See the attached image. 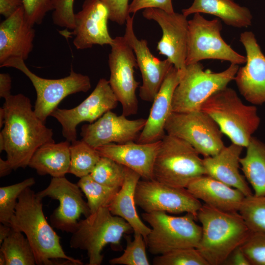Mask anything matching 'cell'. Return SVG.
<instances>
[{"label":"cell","instance_id":"d6a6232c","mask_svg":"<svg viewBox=\"0 0 265 265\" xmlns=\"http://www.w3.org/2000/svg\"><path fill=\"white\" fill-rule=\"evenodd\" d=\"M238 212L252 232L265 234V196H246Z\"/></svg>","mask_w":265,"mask_h":265},{"label":"cell","instance_id":"ab89813d","mask_svg":"<svg viewBox=\"0 0 265 265\" xmlns=\"http://www.w3.org/2000/svg\"><path fill=\"white\" fill-rule=\"evenodd\" d=\"M109 12V20L120 25L126 23L129 15V0H100Z\"/></svg>","mask_w":265,"mask_h":265},{"label":"cell","instance_id":"1f68e13d","mask_svg":"<svg viewBox=\"0 0 265 265\" xmlns=\"http://www.w3.org/2000/svg\"><path fill=\"white\" fill-rule=\"evenodd\" d=\"M87 198L91 213L107 207L120 188L111 187L95 181L90 175L80 178L77 183Z\"/></svg>","mask_w":265,"mask_h":265},{"label":"cell","instance_id":"6da1fadb","mask_svg":"<svg viewBox=\"0 0 265 265\" xmlns=\"http://www.w3.org/2000/svg\"><path fill=\"white\" fill-rule=\"evenodd\" d=\"M4 100L0 152H6V160L13 170L25 168L40 146L54 142L53 130L36 115L27 96L19 93Z\"/></svg>","mask_w":265,"mask_h":265},{"label":"cell","instance_id":"f546056e","mask_svg":"<svg viewBox=\"0 0 265 265\" xmlns=\"http://www.w3.org/2000/svg\"><path fill=\"white\" fill-rule=\"evenodd\" d=\"M22 233L13 229L0 244V250L5 256L6 265H36L32 247Z\"/></svg>","mask_w":265,"mask_h":265},{"label":"cell","instance_id":"8fae6325","mask_svg":"<svg viewBox=\"0 0 265 265\" xmlns=\"http://www.w3.org/2000/svg\"><path fill=\"white\" fill-rule=\"evenodd\" d=\"M165 131L166 134L188 142L204 157L216 155L225 146L218 125L201 110L172 111L166 123Z\"/></svg>","mask_w":265,"mask_h":265},{"label":"cell","instance_id":"d4e9b609","mask_svg":"<svg viewBox=\"0 0 265 265\" xmlns=\"http://www.w3.org/2000/svg\"><path fill=\"white\" fill-rule=\"evenodd\" d=\"M186 188L205 204L227 212H238L246 197L239 190L206 175L192 181Z\"/></svg>","mask_w":265,"mask_h":265},{"label":"cell","instance_id":"7c38bea8","mask_svg":"<svg viewBox=\"0 0 265 265\" xmlns=\"http://www.w3.org/2000/svg\"><path fill=\"white\" fill-rule=\"evenodd\" d=\"M110 47L109 84L122 105V114L126 117L135 114L138 110L136 90L139 83L134 76V68L137 66L134 52L124 36L113 38Z\"/></svg>","mask_w":265,"mask_h":265},{"label":"cell","instance_id":"484cf974","mask_svg":"<svg viewBox=\"0 0 265 265\" xmlns=\"http://www.w3.org/2000/svg\"><path fill=\"white\" fill-rule=\"evenodd\" d=\"M140 178L137 173L126 167L124 183L107 208L112 214L125 219L134 232L140 233L145 239L151 229L138 215L134 199L135 188Z\"/></svg>","mask_w":265,"mask_h":265},{"label":"cell","instance_id":"ba28073f","mask_svg":"<svg viewBox=\"0 0 265 265\" xmlns=\"http://www.w3.org/2000/svg\"><path fill=\"white\" fill-rule=\"evenodd\" d=\"M143 219L151 227L144 239L149 252L159 255L185 248H196L202 233L201 226L195 222L197 216L187 213L174 216L164 212H144Z\"/></svg>","mask_w":265,"mask_h":265},{"label":"cell","instance_id":"5bb4252c","mask_svg":"<svg viewBox=\"0 0 265 265\" xmlns=\"http://www.w3.org/2000/svg\"><path fill=\"white\" fill-rule=\"evenodd\" d=\"M118 101L108 80L102 78L91 93L80 104L71 109L57 107L51 114L61 124L66 140H77V127L83 122L93 123L108 111L116 107Z\"/></svg>","mask_w":265,"mask_h":265},{"label":"cell","instance_id":"2e32d148","mask_svg":"<svg viewBox=\"0 0 265 265\" xmlns=\"http://www.w3.org/2000/svg\"><path fill=\"white\" fill-rule=\"evenodd\" d=\"M146 19L154 20L160 26L162 35L158 43L159 54L166 56L178 70L186 67L188 21L183 13H168L158 8H146L142 12Z\"/></svg>","mask_w":265,"mask_h":265},{"label":"cell","instance_id":"f35d334b","mask_svg":"<svg viewBox=\"0 0 265 265\" xmlns=\"http://www.w3.org/2000/svg\"><path fill=\"white\" fill-rule=\"evenodd\" d=\"M54 0H23V6L27 21L34 26L41 24L46 14L53 10Z\"/></svg>","mask_w":265,"mask_h":265},{"label":"cell","instance_id":"f1b7e54d","mask_svg":"<svg viewBox=\"0 0 265 265\" xmlns=\"http://www.w3.org/2000/svg\"><path fill=\"white\" fill-rule=\"evenodd\" d=\"M240 159V169L256 196H265V143L252 136Z\"/></svg>","mask_w":265,"mask_h":265},{"label":"cell","instance_id":"9a60e30c","mask_svg":"<svg viewBox=\"0 0 265 265\" xmlns=\"http://www.w3.org/2000/svg\"><path fill=\"white\" fill-rule=\"evenodd\" d=\"M82 192L77 184L62 177H53L49 186L36 193L42 198L49 197L59 201V206L50 216L51 223L58 230L72 234L80 216L86 217L91 214Z\"/></svg>","mask_w":265,"mask_h":265},{"label":"cell","instance_id":"4fadbf2b","mask_svg":"<svg viewBox=\"0 0 265 265\" xmlns=\"http://www.w3.org/2000/svg\"><path fill=\"white\" fill-rule=\"evenodd\" d=\"M136 205L146 212L191 213L197 216L202 205L186 188L171 186L155 180L139 181L134 195Z\"/></svg>","mask_w":265,"mask_h":265},{"label":"cell","instance_id":"4316f807","mask_svg":"<svg viewBox=\"0 0 265 265\" xmlns=\"http://www.w3.org/2000/svg\"><path fill=\"white\" fill-rule=\"evenodd\" d=\"M182 12L186 17L196 13L213 15L226 25L238 28L251 26L253 18L248 8L234 0H194L190 7Z\"/></svg>","mask_w":265,"mask_h":265},{"label":"cell","instance_id":"e0dca14e","mask_svg":"<svg viewBox=\"0 0 265 265\" xmlns=\"http://www.w3.org/2000/svg\"><path fill=\"white\" fill-rule=\"evenodd\" d=\"M133 24V16L129 15L124 37L134 52L141 74L142 84L139 87V96L144 101L153 102L165 76L174 65L168 59L161 60L152 53L147 41L139 40L135 35Z\"/></svg>","mask_w":265,"mask_h":265},{"label":"cell","instance_id":"ffe728a7","mask_svg":"<svg viewBox=\"0 0 265 265\" xmlns=\"http://www.w3.org/2000/svg\"><path fill=\"white\" fill-rule=\"evenodd\" d=\"M109 12L100 0H84L81 10L75 14V27L72 34L77 50L99 45H111L113 42L107 27Z\"/></svg>","mask_w":265,"mask_h":265},{"label":"cell","instance_id":"83f0119b","mask_svg":"<svg viewBox=\"0 0 265 265\" xmlns=\"http://www.w3.org/2000/svg\"><path fill=\"white\" fill-rule=\"evenodd\" d=\"M70 142H55L44 144L34 153L28 166L40 175H50L53 177H65L70 163Z\"/></svg>","mask_w":265,"mask_h":265},{"label":"cell","instance_id":"7a4b0ae2","mask_svg":"<svg viewBox=\"0 0 265 265\" xmlns=\"http://www.w3.org/2000/svg\"><path fill=\"white\" fill-rule=\"evenodd\" d=\"M42 199L30 187L26 188L19 197L9 225L13 230L26 235L33 250L36 265H54L55 261L60 260L73 265H83L81 261L68 256L63 250L60 238L45 218Z\"/></svg>","mask_w":265,"mask_h":265},{"label":"cell","instance_id":"277c9868","mask_svg":"<svg viewBox=\"0 0 265 265\" xmlns=\"http://www.w3.org/2000/svg\"><path fill=\"white\" fill-rule=\"evenodd\" d=\"M200 110L213 119L232 143L245 148L261 123L256 106L244 104L236 91L227 86L209 97Z\"/></svg>","mask_w":265,"mask_h":265},{"label":"cell","instance_id":"d6986e66","mask_svg":"<svg viewBox=\"0 0 265 265\" xmlns=\"http://www.w3.org/2000/svg\"><path fill=\"white\" fill-rule=\"evenodd\" d=\"M239 41L246 51L245 66L239 67L234 80L240 94L253 105L265 103V55L252 31H244Z\"/></svg>","mask_w":265,"mask_h":265},{"label":"cell","instance_id":"cb8c5ba5","mask_svg":"<svg viewBox=\"0 0 265 265\" xmlns=\"http://www.w3.org/2000/svg\"><path fill=\"white\" fill-rule=\"evenodd\" d=\"M243 147L232 143L217 154L203 159L206 175L239 190L245 196L253 194L244 176L241 175L240 159Z\"/></svg>","mask_w":265,"mask_h":265},{"label":"cell","instance_id":"3957f363","mask_svg":"<svg viewBox=\"0 0 265 265\" xmlns=\"http://www.w3.org/2000/svg\"><path fill=\"white\" fill-rule=\"evenodd\" d=\"M202 233L196 249L209 265H223L229 255L252 234L238 212L202 205L197 214Z\"/></svg>","mask_w":265,"mask_h":265},{"label":"cell","instance_id":"ac0fdd59","mask_svg":"<svg viewBox=\"0 0 265 265\" xmlns=\"http://www.w3.org/2000/svg\"><path fill=\"white\" fill-rule=\"evenodd\" d=\"M146 119L130 120L108 111L95 122L82 126V140L94 148L110 144L136 141Z\"/></svg>","mask_w":265,"mask_h":265},{"label":"cell","instance_id":"ee69618b","mask_svg":"<svg viewBox=\"0 0 265 265\" xmlns=\"http://www.w3.org/2000/svg\"><path fill=\"white\" fill-rule=\"evenodd\" d=\"M11 78L8 73L0 74V97L4 99L11 95Z\"/></svg>","mask_w":265,"mask_h":265},{"label":"cell","instance_id":"8d00e7d4","mask_svg":"<svg viewBox=\"0 0 265 265\" xmlns=\"http://www.w3.org/2000/svg\"><path fill=\"white\" fill-rule=\"evenodd\" d=\"M155 265H209L196 248L176 249L154 258Z\"/></svg>","mask_w":265,"mask_h":265},{"label":"cell","instance_id":"60d3db41","mask_svg":"<svg viewBox=\"0 0 265 265\" xmlns=\"http://www.w3.org/2000/svg\"><path fill=\"white\" fill-rule=\"evenodd\" d=\"M150 8L174 12L172 0H132L129 5V13L134 15L140 10Z\"/></svg>","mask_w":265,"mask_h":265},{"label":"cell","instance_id":"836d02e7","mask_svg":"<svg viewBox=\"0 0 265 265\" xmlns=\"http://www.w3.org/2000/svg\"><path fill=\"white\" fill-rule=\"evenodd\" d=\"M125 169V166L112 159L101 157L89 175L101 184L120 188L124 181Z\"/></svg>","mask_w":265,"mask_h":265},{"label":"cell","instance_id":"52a82bcc","mask_svg":"<svg viewBox=\"0 0 265 265\" xmlns=\"http://www.w3.org/2000/svg\"><path fill=\"white\" fill-rule=\"evenodd\" d=\"M238 68V65L231 63L226 70L216 73L204 70L200 62L186 65L184 71H180V81L173 95L172 111L200 110L209 97L234 80Z\"/></svg>","mask_w":265,"mask_h":265},{"label":"cell","instance_id":"603a6c76","mask_svg":"<svg viewBox=\"0 0 265 265\" xmlns=\"http://www.w3.org/2000/svg\"><path fill=\"white\" fill-rule=\"evenodd\" d=\"M180 77V71L173 66L153 101L150 114L136 142L148 143L158 141L166 134L165 126L172 112L173 95Z\"/></svg>","mask_w":265,"mask_h":265},{"label":"cell","instance_id":"7402d4cb","mask_svg":"<svg viewBox=\"0 0 265 265\" xmlns=\"http://www.w3.org/2000/svg\"><path fill=\"white\" fill-rule=\"evenodd\" d=\"M160 142L110 143L96 149L101 157L110 158L132 170L144 180H153L154 161Z\"/></svg>","mask_w":265,"mask_h":265},{"label":"cell","instance_id":"44dd1931","mask_svg":"<svg viewBox=\"0 0 265 265\" xmlns=\"http://www.w3.org/2000/svg\"><path fill=\"white\" fill-rule=\"evenodd\" d=\"M35 36L22 6L0 24V65L13 57L26 60L33 50Z\"/></svg>","mask_w":265,"mask_h":265},{"label":"cell","instance_id":"5b68a950","mask_svg":"<svg viewBox=\"0 0 265 265\" xmlns=\"http://www.w3.org/2000/svg\"><path fill=\"white\" fill-rule=\"evenodd\" d=\"M205 175L198 152L186 141L166 133L155 159L153 180L186 188L192 181Z\"/></svg>","mask_w":265,"mask_h":265},{"label":"cell","instance_id":"74e56055","mask_svg":"<svg viewBox=\"0 0 265 265\" xmlns=\"http://www.w3.org/2000/svg\"><path fill=\"white\" fill-rule=\"evenodd\" d=\"M250 265H265V234L252 232L240 246Z\"/></svg>","mask_w":265,"mask_h":265},{"label":"cell","instance_id":"4dcf8cb0","mask_svg":"<svg viewBox=\"0 0 265 265\" xmlns=\"http://www.w3.org/2000/svg\"><path fill=\"white\" fill-rule=\"evenodd\" d=\"M70 151L68 173L80 178L89 175L101 157L96 149L82 139L72 142Z\"/></svg>","mask_w":265,"mask_h":265},{"label":"cell","instance_id":"7bdbcfd3","mask_svg":"<svg viewBox=\"0 0 265 265\" xmlns=\"http://www.w3.org/2000/svg\"><path fill=\"white\" fill-rule=\"evenodd\" d=\"M223 265H250V264L241 247L239 246L232 251L226 259Z\"/></svg>","mask_w":265,"mask_h":265},{"label":"cell","instance_id":"7dc6e473","mask_svg":"<svg viewBox=\"0 0 265 265\" xmlns=\"http://www.w3.org/2000/svg\"><path fill=\"white\" fill-rule=\"evenodd\" d=\"M4 110L3 108H0V128H1L3 126L4 123Z\"/></svg>","mask_w":265,"mask_h":265},{"label":"cell","instance_id":"b9f144b4","mask_svg":"<svg viewBox=\"0 0 265 265\" xmlns=\"http://www.w3.org/2000/svg\"><path fill=\"white\" fill-rule=\"evenodd\" d=\"M23 0H0V14L7 18L23 6Z\"/></svg>","mask_w":265,"mask_h":265},{"label":"cell","instance_id":"e575fe53","mask_svg":"<svg viewBox=\"0 0 265 265\" xmlns=\"http://www.w3.org/2000/svg\"><path fill=\"white\" fill-rule=\"evenodd\" d=\"M35 183L33 178H29L22 182L0 187V222L9 225L14 215L18 200L21 193Z\"/></svg>","mask_w":265,"mask_h":265},{"label":"cell","instance_id":"9c48e42d","mask_svg":"<svg viewBox=\"0 0 265 265\" xmlns=\"http://www.w3.org/2000/svg\"><path fill=\"white\" fill-rule=\"evenodd\" d=\"M12 67L23 73L31 81L36 93L34 111L44 123L49 116L67 96L79 92H86L91 88L89 77L72 68L67 77L58 79H48L37 76L26 65L25 60L13 57L0 65Z\"/></svg>","mask_w":265,"mask_h":265},{"label":"cell","instance_id":"8992f818","mask_svg":"<svg viewBox=\"0 0 265 265\" xmlns=\"http://www.w3.org/2000/svg\"><path fill=\"white\" fill-rule=\"evenodd\" d=\"M132 231L125 219L112 214L107 207H101L79 221L70 238V246L86 250L88 265H100L105 246L108 244L119 246L123 236Z\"/></svg>","mask_w":265,"mask_h":265},{"label":"cell","instance_id":"f6af8a7d","mask_svg":"<svg viewBox=\"0 0 265 265\" xmlns=\"http://www.w3.org/2000/svg\"><path fill=\"white\" fill-rule=\"evenodd\" d=\"M12 228L9 225L0 223V244L8 237L12 231Z\"/></svg>","mask_w":265,"mask_h":265},{"label":"cell","instance_id":"c3c4849f","mask_svg":"<svg viewBox=\"0 0 265 265\" xmlns=\"http://www.w3.org/2000/svg\"><path fill=\"white\" fill-rule=\"evenodd\" d=\"M0 265H6V260L3 253L0 250Z\"/></svg>","mask_w":265,"mask_h":265},{"label":"cell","instance_id":"d590c367","mask_svg":"<svg viewBox=\"0 0 265 265\" xmlns=\"http://www.w3.org/2000/svg\"><path fill=\"white\" fill-rule=\"evenodd\" d=\"M134 238L132 241L126 237L127 246L124 253L119 257L110 259V265H149L150 263L146 252V244L143 236L134 232Z\"/></svg>","mask_w":265,"mask_h":265},{"label":"cell","instance_id":"30bf717a","mask_svg":"<svg viewBox=\"0 0 265 265\" xmlns=\"http://www.w3.org/2000/svg\"><path fill=\"white\" fill-rule=\"evenodd\" d=\"M222 26L218 19H206L194 14L188 21L186 66L207 59L228 61L238 65L245 63L246 56L234 51L221 35Z\"/></svg>","mask_w":265,"mask_h":265},{"label":"cell","instance_id":"bcb514c9","mask_svg":"<svg viewBox=\"0 0 265 265\" xmlns=\"http://www.w3.org/2000/svg\"><path fill=\"white\" fill-rule=\"evenodd\" d=\"M13 169L7 160L0 159V176L2 177L9 174Z\"/></svg>","mask_w":265,"mask_h":265}]
</instances>
